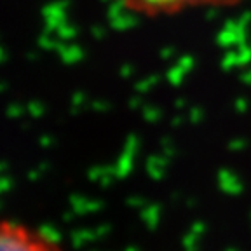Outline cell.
<instances>
[{
  "instance_id": "6da1fadb",
  "label": "cell",
  "mask_w": 251,
  "mask_h": 251,
  "mask_svg": "<svg viewBox=\"0 0 251 251\" xmlns=\"http://www.w3.org/2000/svg\"><path fill=\"white\" fill-rule=\"evenodd\" d=\"M122 7L149 20H162L194 11H230L244 0H119Z\"/></svg>"
},
{
  "instance_id": "7a4b0ae2",
  "label": "cell",
  "mask_w": 251,
  "mask_h": 251,
  "mask_svg": "<svg viewBox=\"0 0 251 251\" xmlns=\"http://www.w3.org/2000/svg\"><path fill=\"white\" fill-rule=\"evenodd\" d=\"M0 251H61L40 232L20 224L0 222Z\"/></svg>"
}]
</instances>
